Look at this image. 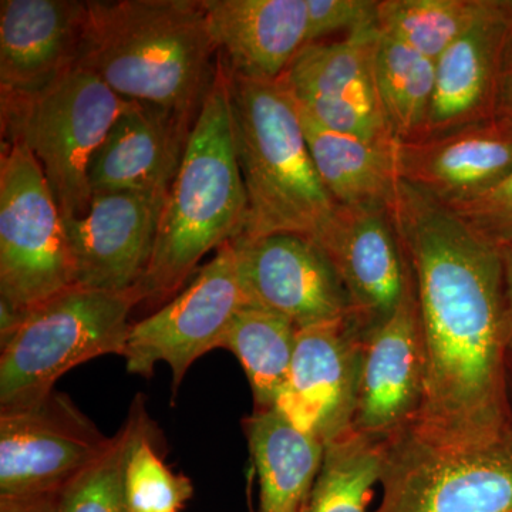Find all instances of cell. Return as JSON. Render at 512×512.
I'll use <instances>...</instances> for the list:
<instances>
[{
	"label": "cell",
	"mask_w": 512,
	"mask_h": 512,
	"mask_svg": "<svg viewBox=\"0 0 512 512\" xmlns=\"http://www.w3.org/2000/svg\"><path fill=\"white\" fill-rule=\"evenodd\" d=\"M360 352L362 332L350 315L298 329L275 409L323 444L352 430Z\"/></svg>",
	"instance_id": "cell-13"
},
{
	"label": "cell",
	"mask_w": 512,
	"mask_h": 512,
	"mask_svg": "<svg viewBox=\"0 0 512 512\" xmlns=\"http://www.w3.org/2000/svg\"><path fill=\"white\" fill-rule=\"evenodd\" d=\"M512 2L487 0L480 18L436 60L429 114L419 140L495 119Z\"/></svg>",
	"instance_id": "cell-17"
},
{
	"label": "cell",
	"mask_w": 512,
	"mask_h": 512,
	"mask_svg": "<svg viewBox=\"0 0 512 512\" xmlns=\"http://www.w3.org/2000/svg\"><path fill=\"white\" fill-rule=\"evenodd\" d=\"M298 111L313 164L335 204L389 211L400 184L394 160L396 141L382 143L336 133Z\"/></svg>",
	"instance_id": "cell-23"
},
{
	"label": "cell",
	"mask_w": 512,
	"mask_h": 512,
	"mask_svg": "<svg viewBox=\"0 0 512 512\" xmlns=\"http://www.w3.org/2000/svg\"><path fill=\"white\" fill-rule=\"evenodd\" d=\"M228 72L278 80L308 45L306 0H201Z\"/></svg>",
	"instance_id": "cell-21"
},
{
	"label": "cell",
	"mask_w": 512,
	"mask_h": 512,
	"mask_svg": "<svg viewBox=\"0 0 512 512\" xmlns=\"http://www.w3.org/2000/svg\"><path fill=\"white\" fill-rule=\"evenodd\" d=\"M446 207L498 248L512 245V173L494 187Z\"/></svg>",
	"instance_id": "cell-30"
},
{
	"label": "cell",
	"mask_w": 512,
	"mask_h": 512,
	"mask_svg": "<svg viewBox=\"0 0 512 512\" xmlns=\"http://www.w3.org/2000/svg\"><path fill=\"white\" fill-rule=\"evenodd\" d=\"M194 117L128 101L90 163L92 195L97 192H168L180 170Z\"/></svg>",
	"instance_id": "cell-19"
},
{
	"label": "cell",
	"mask_w": 512,
	"mask_h": 512,
	"mask_svg": "<svg viewBox=\"0 0 512 512\" xmlns=\"http://www.w3.org/2000/svg\"><path fill=\"white\" fill-rule=\"evenodd\" d=\"M500 249L504 266L505 329H507L508 349L512 352V245Z\"/></svg>",
	"instance_id": "cell-34"
},
{
	"label": "cell",
	"mask_w": 512,
	"mask_h": 512,
	"mask_svg": "<svg viewBox=\"0 0 512 512\" xmlns=\"http://www.w3.org/2000/svg\"><path fill=\"white\" fill-rule=\"evenodd\" d=\"M375 77L393 137L396 141L419 140L433 97L436 62L379 29Z\"/></svg>",
	"instance_id": "cell-25"
},
{
	"label": "cell",
	"mask_w": 512,
	"mask_h": 512,
	"mask_svg": "<svg viewBox=\"0 0 512 512\" xmlns=\"http://www.w3.org/2000/svg\"><path fill=\"white\" fill-rule=\"evenodd\" d=\"M136 417L130 416L113 437L109 450L60 491L59 512H131L124 491V470Z\"/></svg>",
	"instance_id": "cell-29"
},
{
	"label": "cell",
	"mask_w": 512,
	"mask_h": 512,
	"mask_svg": "<svg viewBox=\"0 0 512 512\" xmlns=\"http://www.w3.org/2000/svg\"><path fill=\"white\" fill-rule=\"evenodd\" d=\"M379 26L359 29L345 39L309 43L279 82L296 107L320 126L369 141H396L387 123L375 77Z\"/></svg>",
	"instance_id": "cell-11"
},
{
	"label": "cell",
	"mask_w": 512,
	"mask_h": 512,
	"mask_svg": "<svg viewBox=\"0 0 512 512\" xmlns=\"http://www.w3.org/2000/svg\"><path fill=\"white\" fill-rule=\"evenodd\" d=\"M315 244L338 274L360 332L375 328L396 311L412 269L389 211L338 205Z\"/></svg>",
	"instance_id": "cell-16"
},
{
	"label": "cell",
	"mask_w": 512,
	"mask_h": 512,
	"mask_svg": "<svg viewBox=\"0 0 512 512\" xmlns=\"http://www.w3.org/2000/svg\"><path fill=\"white\" fill-rule=\"evenodd\" d=\"M136 429L124 470V491L131 512H178L191 500L190 478L175 474L154 446V431L140 397L131 407Z\"/></svg>",
	"instance_id": "cell-28"
},
{
	"label": "cell",
	"mask_w": 512,
	"mask_h": 512,
	"mask_svg": "<svg viewBox=\"0 0 512 512\" xmlns=\"http://www.w3.org/2000/svg\"><path fill=\"white\" fill-rule=\"evenodd\" d=\"M76 286L66 225L39 161L20 144L0 156V299L28 309Z\"/></svg>",
	"instance_id": "cell-8"
},
{
	"label": "cell",
	"mask_w": 512,
	"mask_h": 512,
	"mask_svg": "<svg viewBox=\"0 0 512 512\" xmlns=\"http://www.w3.org/2000/svg\"><path fill=\"white\" fill-rule=\"evenodd\" d=\"M59 493L0 495V512H59Z\"/></svg>",
	"instance_id": "cell-32"
},
{
	"label": "cell",
	"mask_w": 512,
	"mask_h": 512,
	"mask_svg": "<svg viewBox=\"0 0 512 512\" xmlns=\"http://www.w3.org/2000/svg\"><path fill=\"white\" fill-rule=\"evenodd\" d=\"M77 67L121 99L197 119L220 52L201 0H93Z\"/></svg>",
	"instance_id": "cell-2"
},
{
	"label": "cell",
	"mask_w": 512,
	"mask_h": 512,
	"mask_svg": "<svg viewBox=\"0 0 512 512\" xmlns=\"http://www.w3.org/2000/svg\"><path fill=\"white\" fill-rule=\"evenodd\" d=\"M427 357L413 274L396 311L362 332L353 430L387 440L419 417Z\"/></svg>",
	"instance_id": "cell-12"
},
{
	"label": "cell",
	"mask_w": 512,
	"mask_h": 512,
	"mask_svg": "<svg viewBox=\"0 0 512 512\" xmlns=\"http://www.w3.org/2000/svg\"><path fill=\"white\" fill-rule=\"evenodd\" d=\"M244 431L259 485L258 507L249 512H305L325 444L276 409L255 410Z\"/></svg>",
	"instance_id": "cell-22"
},
{
	"label": "cell",
	"mask_w": 512,
	"mask_h": 512,
	"mask_svg": "<svg viewBox=\"0 0 512 512\" xmlns=\"http://www.w3.org/2000/svg\"><path fill=\"white\" fill-rule=\"evenodd\" d=\"M487 0H383L380 32L436 62L484 12Z\"/></svg>",
	"instance_id": "cell-27"
},
{
	"label": "cell",
	"mask_w": 512,
	"mask_h": 512,
	"mask_svg": "<svg viewBox=\"0 0 512 512\" xmlns=\"http://www.w3.org/2000/svg\"><path fill=\"white\" fill-rule=\"evenodd\" d=\"M375 0H306L308 45L333 33H352L377 26Z\"/></svg>",
	"instance_id": "cell-31"
},
{
	"label": "cell",
	"mask_w": 512,
	"mask_h": 512,
	"mask_svg": "<svg viewBox=\"0 0 512 512\" xmlns=\"http://www.w3.org/2000/svg\"><path fill=\"white\" fill-rule=\"evenodd\" d=\"M403 184L448 205L474 197L512 173V127L493 119L416 141H396Z\"/></svg>",
	"instance_id": "cell-18"
},
{
	"label": "cell",
	"mask_w": 512,
	"mask_h": 512,
	"mask_svg": "<svg viewBox=\"0 0 512 512\" xmlns=\"http://www.w3.org/2000/svg\"><path fill=\"white\" fill-rule=\"evenodd\" d=\"M375 512H512V429L444 440L410 426L384 440Z\"/></svg>",
	"instance_id": "cell-7"
},
{
	"label": "cell",
	"mask_w": 512,
	"mask_h": 512,
	"mask_svg": "<svg viewBox=\"0 0 512 512\" xmlns=\"http://www.w3.org/2000/svg\"><path fill=\"white\" fill-rule=\"evenodd\" d=\"M298 328L258 305L242 308L229 323L218 349L237 357L254 394L255 410L275 409L295 352Z\"/></svg>",
	"instance_id": "cell-24"
},
{
	"label": "cell",
	"mask_w": 512,
	"mask_h": 512,
	"mask_svg": "<svg viewBox=\"0 0 512 512\" xmlns=\"http://www.w3.org/2000/svg\"><path fill=\"white\" fill-rule=\"evenodd\" d=\"M89 3L0 2V92H35L77 67Z\"/></svg>",
	"instance_id": "cell-20"
},
{
	"label": "cell",
	"mask_w": 512,
	"mask_h": 512,
	"mask_svg": "<svg viewBox=\"0 0 512 512\" xmlns=\"http://www.w3.org/2000/svg\"><path fill=\"white\" fill-rule=\"evenodd\" d=\"M110 444L111 437L56 390L0 409V495L59 493Z\"/></svg>",
	"instance_id": "cell-10"
},
{
	"label": "cell",
	"mask_w": 512,
	"mask_h": 512,
	"mask_svg": "<svg viewBox=\"0 0 512 512\" xmlns=\"http://www.w3.org/2000/svg\"><path fill=\"white\" fill-rule=\"evenodd\" d=\"M248 305L254 303L228 242L173 301L131 325L123 353L127 372L147 377L158 363H167L177 392L195 360L218 349L229 323Z\"/></svg>",
	"instance_id": "cell-9"
},
{
	"label": "cell",
	"mask_w": 512,
	"mask_h": 512,
	"mask_svg": "<svg viewBox=\"0 0 512 512\" xmlns=\"http://www.w3.org/2000/svg\"><path fill=\"white\" fill-rule=\"evenodd\" d=\"M231 244L254 305L279 313L298 329L350 315L345 288L312 239L271 234L237 237Z\"/></svg>",
	"instance_id": "cell-14"
},
{
	"label": "cell",
	"mask_w": 512,
	"mask_h": 512,
	"mask_svg": "<svg viewBox=\"0 0 512 512\" xmlns=\"http://www.w3.org/2000/svg\"><path fill=\"white\" fill-rule=\"evenodd\" d=\"M389 214L426 345V392L413 427L444 440L500 436L512 429L501 249L402 181Z\"/></svg>",
	"instance_id": "cell-1"
},
{
	"label": "cell",
	"mask_w": 512,
	"mask_h": 512,
	"mask_svg": "<svg viewBox=\"0 0 512 512\" xmlns=\"http://www.w3.org/2000/svg\"><path fill=\"white\" fill-rule=\"evenodd\" d=\"M128 101L82 67L35 92L2 94V144L35 156L64 221L89 211L90 163Z\"/></svg>",
	"instance_id": "cell-5"
},
{
	"label": "cell",
	"mask_w": 512,
	"mask_h": 512,
	"mask_svg": "<svg viewBox=\"0 0 512 512\" xmlns=\"http://www.w3.org/2000/svg\"><path fill=\"white\" fill-rule=\"evenodd\" d=\"M140 303L136 289L73 286L28 309L15 335L0 345V409L46 396L60 377L82 363L123 356L128 318Z\"/></svg>",
	"instance_id": "cell-6"
},
{
	"label": "cell",
	"mask_w": 512,
	"mask_h": 512,
	"mask_svg": "<svg viewBox=\"0 0 512 512\" xmlns=\"http://www.w3.org/2000/svg\"><path fill=\"white\" fill-rule=\"evenodd\" d=\"M384 440L356 430L325 443L305 512H367L382 473Z\"/></svg>",
	"instance_id": "cell-26"
},
{
	"label": "cell",
	"mask_w": 512,
	"mask_h": 512,
	"mask_svg": "<svg viewBox=\"0 0 512 512\" xmlns=\"http://www.w3.org/2000/svg\"><path fill=\"white\" fill-rule=\"evenodd\" d=\"M495 119L512 127V28L504 50Z\"/></svg>",
	"instance_id": "cell-33"
},
{
	"label": "cell",
	"mask_w": 512,
	"mask_h": 512,
	"mask_svg": "<svg viewBox=\"0 0 512 512\" xmlns=\"http://www.w3.org/2000/svg\"><path fill=\"white\" fill-rule=\"evenodd\" d=\"M247 208L220 55L214 86L165 197L150 264L134 288L141 302L160 303L180 291L208 252L244 232Z\"/></svg>",
	"instance_id": "cell-3"
},
{
	"label": "cell",
	"mask_w": 512,
	"mask_h": 512,
	"mask_svg": "<svg viewBox=\"0 0 512 512\" xmlns=\"http://www.w3.org/2000/svg\"><path fill=\"white\" fill-rule=\"evenodd\" d=\"M167 192H97L82 218L64 221L76 286L127 292L146 274Z\"/></svg>",
	"instance_id": "cell-15"
},
{
	"label": "cell",
	"mask_w": 512,
	"mask_h": 512,
	"mask_svg": "<svg viewBox=\"0 0 512 512\" xmlns=\"http://www.w3.org/2000/svg\"><path fill=\"white\" fill-rule=\"evenodd\" d=\"M225 72L248 202L239 237L295 234L318 241L338 205L320 181L295 101L279 80Z\"/></svg>",
	"instance_id": "cell-4"
}]
</instances>
